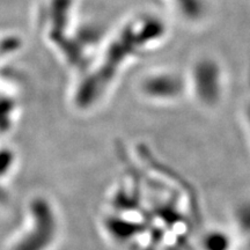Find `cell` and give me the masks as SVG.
<instances>
[{
    "label": "cell",
    "instance_id": "obj_1",
    "mask_svg": "<svg viewBox=\"0 0 250 250\" xmlns=\"http://www.w3.org/2000/svg\"><path fill=\"white\" fill-rule=\"evenodd\" d=\"M151 22V21H149ZM147 21L146 23H132L129 24L125 29L120 34L118 39L112 43L109 48L105 58L96 70L95 74L87 81V83L83 85L81 89L78 94V103L83 108L89 107V105L95 104L96 101L101 98L107 89V87L112 81L114 77L116 76L118 65L125 61V58L129 57L126 55L133 54L134 50L143 48L146 42H149L152 39H155L161 31V26L156 22L152 28H149L145 33L146 28L149 24Z\"/></svg>",
    "mask_w": 250,
    "mask_h": 250
},
{
    "label": "cell",
    "instance_id": "obj_2",
    "mask_svg": "<svg viewBox=\"0 0 250 250\" xmlns=\"http://www.w3.org/2000/svg\"><path fill=\"white\" fill-rule=\"evenodd\" d=\"M33 213L35 219L33 230L17 247V250H44L54 240L57 221L48 203L41 199L34 202Z\"/></svg>",
    "mask_w": 250,
    "mask_h": 250
},
{
    "label": "cell",
    "instance_id": "obj_3",
    "mask_svg": "<svg viewBox=\"0 0 250 250\" xmlns=\"http://www.w3.org/2000/svg\"><path fill=\"white\" fill-rule=\"evenodd\" d=\"M193 90L203 104L213 105L221 95L220 74L212 62L202 61L193 68Z\"/></svg>",
    "mask_w": 250,
    "mask_h": 250
},
{
    "label": "cell",
    "instance_id": "obj_4",
    "mask_svg": "<svg viewBox=\"0 0 250 250\" xmlns=\"http://www.w3.org/2000/svg\"><path fill=\"white\" fill-rule=\"evenodd\" d=\"M182 87V81L179 77L174 74H158L144 81L143 90L149 98L165 101L179 98Z\"/></svg>",
    "mask_w": 250,
    "mask_h": 250
},
{
    "label": "cell",
    "instance_id": "obj_5",
    "mask_svg": "<svg viewBox=\"0 0 250 250\" xmlns=\"http://www.w3.org/2000/svg\"><path fill=\"white\" fill-rule=\"evenodd\" d=\"M230 248H232V241L225 230H211L203 239L204 250H229Z\"/></svg>",
    "mask_w": 250,
    "mask_h": 250
},
{
    "label": "cell",
    "instance_id": "obj_6",
    "mask_svg": "<svg viewBox=\"0 0 250 250\" xmlns=\"http://www.w3.org/2000/svg\"><path fill=\"white\" fill-rule=\"evenodd\" d=\"M246 121H247V127H248V132H249V138H250V107L247 109Z\"/></svg>",
    "mask_w": 250,
    "mask_h": 250
}]
</instances>
